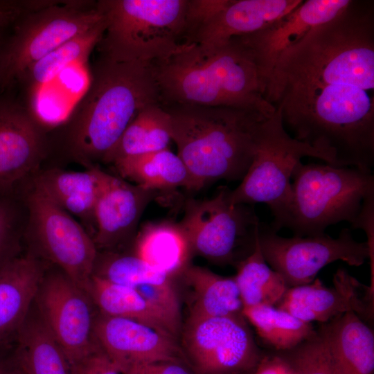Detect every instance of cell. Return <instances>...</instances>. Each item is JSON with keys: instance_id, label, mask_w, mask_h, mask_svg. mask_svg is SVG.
Masks as SVG:
<instances>
[{"instance_id": "1", "label": "cell", "mask_w": 374, "mask_h": 374, "mask_svg": "<svg viewBox=\"0 0 374 374\" xmlns=\"http://www.w3.org/2000/svg\"><path fill=\"white\" fill-rule=\"evenodd\" d=\"M264 97L294 138L326 153L334 166L372 171L373 1L351 0L285 50Z\"/></svg>"}, {"instance_id": "2", "label": "cell", "mask_w": 374, "mask_h": 374, "mask_svg": "<svg viewBox=\"0 0 374 374\" xmlns=\"http://www.w3.org/2000/svg\"><path fill=\"white\" fill-rule=\"evenodd\" d=\"M153 103L160 96L150 64L99 53L87 91L62 124L64 152L87 168L104 163L137 114Z\"/></svg>"}, {"instance_id": "3", "label": "cell", "mask_w": 374, "mask_h": 374, "mask_svg": "<svg viewBox=\"0 0 374 374\" xmlns=\"http://www.w3.org/2000/svg\"><path fill=\"white\" fill-rule=\"evenodd\" d=\"M161 105L226 106L271 117L276 108L251 51L238 37L216 48L181 44L165 59L150 63Z\"/></svg>"}, {"instance_id": "4", "label": "cell", "mask_w": 374, "mask_h": 374, "mask_svg": "<svg viewBox=\"0 0 374 374\" xmlns=\"http://www.w3.org/2000/svg\"><path fill=\"white\" fill-rule=\"evenodd\" d=\"M161 105L170 115L172 141L189 172L191 190L220 179L242 180L269 117L233 107Z\"/></svg>"}, {"instance_id": "5", "label": "cell", "mask_w": 374, "mask_h": 374, "mask_svg": "<svg viewBox=\"0 0 374 374\" xmlns=\"http://www.w3.org/2000/svg\"><path fill=\"white\" fill-rule=\"evenodd\" d=\"M292 181L291 203L279 230L287 228L294 236L321 235L341 222L360 229L374 215L372 171L300 161Z\"/></svg>"}, {"instance_id": "6", "label": "cell", "mask_w": 374, "mask_h": 374, "mask_svg": "<svg viewBox=\"0 0 374 374\" xmlns=\"http://www.w3.org/2000/svg\"><path fill=\"white\" fill-rule=\"evenodd\" d=\"M188 0H100L105 30L99 53L120 61L152 63L184 42Z\"/></svg>"}, {"instance_id": "7", "label": "cell", "mask_w": 374, "mask_h": 374, "mask_svg": "<svg viewBox=\"0 0 374 374\" xmlns=\"http://www.w3.org/2000/svg\"><path fill=\"white\" fill-rule=\"evenodd\" d=\"M103 19L96 1H48L22 15L0 54V93L19 83L33 64Z\"/></svg>"}, {"instance_id": "8", "label": "cell", "mask_w": 374, "mask_h": 374, "mask_svg": "<svg viewBox=\"0 0 374 374\" xmlns=\"http://www.w3.org/2000/svg\"><path fill=\"white\" fill-rule=\"evenodd\" d=\"M305 157L319 159L333 166L322 150L292 137L283 125L280 109L264 122L258 148L247 174L234 190H229L233 203L267 204L274 216L269 226L277 232L292 200V175Z\"/></svg>"}, {"instance_id": "9", "label": "cell", "mask_w": 374, "mask_h": 374, "mask_svg": "<svg viewBox=\"0 0 374 374\" xmlns=\"http://www.w3.org/2000/svg\"><path fill=\"white\" fill-rule=\"evenodd\" d=\"M229 190L222 186L211 198L187 199L179 224L193 254L237 265L253 250L261 222L253 205L233 203Z\"/></svg>"}, {"instance_id": "10", "label": "cell", "mask_w": 374, "mask_h": 374, "mask_svg": "<svg viewBox=\"0 0 374 374\" xmlns=\"http://www.w3.org/2000/svg\"><path fill=\"white\" fill-rule=\"evenodd\" d=\"M17 195L26 212L23 235L40 256L86 292L98 256L93 237L72 215L28 183Z\"/></svg>"}, {"instance_id": "11", "label": "cell", "mask_w": 374, "mask_h": 374, "mask_svg": "<svg viewBox=\"0 0 374 374\" xmlns=\"http://www.w3.org/2000/svg\"><path fill=\"white\" fill-rule=\"evenodd\" d=\"M258 240L265 260L283 277L288 288L311 283L323 267L335 261L359 267L371 258L373 265V248L367 241L355 240L348 228L343 229L337 238L325 233L285 238L260 224Z\"/></svg>"}, {"instance_id": "12", "label": "cell", "mask_w": 374, "mask_h": 374, "mask_svg": "<svg viewBox=\"0 0 374 374\" xmlns=\"http://www.w3.org/2000/svg\"><path fill=\"white\" fill-rule=\"evenodd\" d=\"M243 315L188 317L181 330V349L195 374H244L260 355Z\"/></svg>"}, {"instance_id": "13", "label": "cell", "mask_w": 374, "mask_h": 374, "mask_svg": "<svg viewBox=\"0 0 374 374\" xmlns=\"http://www.w3.org/2000/svg\"><path fill=\"white\" fill-rule=\"evenodd\" d=\"M40 319L64 351L70 366L98 348L93 302L62 271L44 276L36 298Z\"/></svg>"}, {"instance_id": "14", "label": "cell", "mask_w": 374, "mask_h": 374, "mask_svg": "<svg viewBox=\"0 0 374 374\" xmlns=\"http://www.w3.org/2000/svg\"><path fill=\"white\" fill-rule=\"evenodd\" d=\"M48 149L44 128L30 110L0 96V195H17L39 170Z\"/></svg>"}, {"instance_id": "15", "label": "cell", "mask_w": 374, "mask_h": 374, "mask_svg": "<svg viewBox=\"0 0 374 374\" xmlns=\"http://www.w3.org/2000/svg\"><path fill=\"white\" fill-rule=\"evenodd\" d=\"M93 336L99 348L123 374L145 364L185 360L177 339L135 321L99 314L95 317Z\"/></svg>"}, {"instance_id": "16", "label": "cell", "mask_w": 374, "mask_h": 374, "mask_svg": "<svg viewBox=\"0 0 374 374\" xmlns=\"http://www.w3.org/2000/svg\"><path fill=\"white\" fill-rule=\"evenodd\" d=\"M351 0L303 1L294 10L262 29L238 36L251 51L265 85L280 55L312 28L343 11Z\"/></svg>"}, {"instance_id": "17", "label": "cell", "mask_w": 374, "mask_h": 374, "mask_svg": "<svg viewBox=\"0 0 374 374\" xmlns=\"http://www.w3.org/2000/svg\"><path fill=\"white\" fill-rule=\"evenodd\" d=\"M158 192L103 171L94 209L97 249H112L134 236L144 210Z\"/></svg>"}, {"instance_id": "18", "label": "cell", "mask_w": 374, "mask_h": 374, "mask_svg": "<svg viewBox=\"0 0 374 374\" xmlns=\"http://www.w3.org/2000/svg\"><path fill=\"white\" fill-rule=\"evenodd\" d=\"M362 286L346 270L339 269L332 287H327L316 279L307 285L288 288L278 308L310 323H326L350 311L359 317H368L371 314V299L360 294Z\"/></svg>"}, {"instance_id": "19", "label": "cell", "mask_w": 374, "mask_h": 374, "mask_svg": "<svg viewBox=\"0 0 374 374\" xmlns=\"http://www.w3.org/2000/svg\"><path fill=\"white\" fill-rule=\"evenodd\" d=\"M303 0H231L202 26L188 44L222 46L234 37L257 32L288 14Z\"/></svg>"}, {"instance_id": "20", "label": "cell", "mask_w": 374, "mask_h": 374, "mask_svg": "<svg viewBox=\"0 0 374 374\" xmlns=\"http://www.w3.org/2000/svg\"><path fill=\"white\" fill-rule=\"evenodd\" d=\"M44 276L42 262L32 253H17L0 264V346L17 337Z\"/></svg>"}, {"instance_id": "21", "label": "cell", "mask_w": 374, "mask_h": 374, "mask_svg": "<svg viewBox=\"0 0 374 374\" xmlns=\"http://www.w3.org/2000/svg\"><path fill=\"white\" fill-rule=\"evenodd\" d=\"M103 170L93 166L82 172L58 168L38 170L28 184L56 206L95 232L94 209ZM91 235V234H90Z\"/></svg>"}, {"instance_id": "22", "label": "cell", "mask_w": 374, "mask_h": 374, "mask_svg": "<svg viewBox=\"0 0 374 374\" xmlns=\"http://www.w3.org/2000/svg\"><path fill=\"white\" fill-rule=\"evenodd\" d=\"M319 332L341 374H373L374 334L357 314H340Z\"/></svg>"}, {"instance_id": "23", "label": "cell", "mask_w": 374, "mask_h": 374, "mask_svg": "<svg viewBox=\"0 0 374 374\" xmlns=\"http://www.w3.org/2000/svg\"><path fill=\"white\" fill-rule=\"evenodd\" d=\"M134 254L172 279L182 276L193 256L179 224L169 221L145 224L136 235Z\"/></svg>"}, {"instance_id": "24", "label": "cell", "mask_w": 374, "mask_h": 374, "mask_svg": "<svg viewBox=\"0 0 374 374\" xmlns=\"http://www.w3.org/2000/svg\"><path fill=\"white\" fill-rule=\"evenodd\" d=\"M86 292L100 314L135 321L177 339L181 330L133 288L92 275Z\"/></svg>"}, {"instance_id": "25", "label": "cell", "mask_w": 374, "mask_h": 374, "mask_svg": "<svg viewBox=\"0 0 374 374\" xmlns=\"http://www.w3.org/2000/svg\"><path fill=\"white\" fill-rule=\"evenodd\" d=\"M190 287V318L242 315L243 305L234 277H224L208 269L190 265L181 276Z\"/></svg>"}, {"instance_id": "26", "label": "cell", "mask_w": 374, "mask_h": 374, "mask_svg": "<svg viewBox=\"0 0 374 374\" xmlns=\"http://www.w3.org/2000/svg\"><path fill=\"white\" fill-rule=\"evenodd\" d=\"M112 164L123 179L145 189L160 190L184 187L190 190V177L180 157L168 148L125 157Z\"/></svg>"}, {"instance_id": "27", "label": "cell", "mask_w": 374, "mask_h": 374, "mask_svg": "<svg viewBox=\"0 0 374 374\" xmlns=\"http://www.w3.org/2000/svg\"><path fill=\"white\" fill-rule=\"evenodd\" d=\"M17 340L14 362L21 374H72L64 351L40 318H26Z\"/></svg>"}, {"instance_id": "28", "label": "cell", "mask_w": 374, "mask_h": 374, "mask_svg": "<svg viewBox=\"0 0 374 374\" xmlns=\"http://www.w3.org/2000/svg\"><path fill=\"white\" fill-rule=\"evenodd\" d=\"M170 141L169 114L160 103L150 104L131 121L104 163L167 149Z\"/></svg>"}, {"instance_id": "29", "label": "cell", "mask_w": 374, "mask_h": 374, "mask_svg": "<svg viewBox=\"0 0 374 374\" xmlns=\"http://www.w3.org/2000/svg\"><path fill=\"white\" fill-rule=\"evenodd\" d=\"M233 277L243 307L256 305L274 306L280 301L288 289L283 277L265 260L258 233L253 250L237 264V274Z\"/></svg>"}, {"instance_id": "30", "label": "cell", "mask_w": 374, "mask_h": 374, "mask_svg": "<svg viewBox=\"0 0 374 374\" xmlns=\"http://www.w3.org/2000/svg\"><path fill=\"white\" fill-rule=\"evenodd\" d=\"M242 313L258 335L277 350H292L315 334L311 323L272 305L245 306Z\"/></svg>"}, {"instance_id": "31", "label": "cell", "mask_w": 374, "mask_h": 374, "mask_svg": "<svg viewBox=\"0 0 374 374\" xmlns=\"http://www.w3.org/2000/svg\"><path fill=\"white\" fill-rule=\"evenodd\" d=\"M104 19L89 30L62 44L30 66L20 82L39 86L53 78L70 64L88 58L96 47L105 30Z\"/></svg>"}, {"instance_id": "32", "label": "cell", "mask_w": 374, "mask_h": 374, "mask_svg": "<svg viewBox=\"0 0 374 374\" xmlns=\"http://www.w3.org/2000/svg\"><path fill=\"white\" fill-rule=\"evenodd\" d=\"M26 212L17 195H0V264L18 253Z\"/></svg>"}, {"instance_id": "33", "label": "cell", "mask_w": 374, "mask_h": 374, "mask_svg": "<svg viewBox=\"0 0 374 374\" xmlns=\"http://www.w3.org/2000/svg\"><path fill=\"white\" fill-rule=\"evenodd\" d=\"M292 350L288 362L297 374H341L320 332Z\"/></svg>"}, {"instance_id": "34", "label": "cell", "mask_w": 374, "mask_h": 374, "mask_svg": "<svg viewBox=\"0 0 374 374\" xmlns=\"http://www.w3.org/2000/svg\"><path fill=\"white\" fill-rule=\"evenodd\" d=\"M230 1L188 0L184 43H189L195 33L224 8Z\"/></svg>"}, {"instance_id": "35", "label": "cell", "mask_w": 374, "mask_h": 374, "mask_svg": "<svg viewBox=\"0 0 374 374\" xmlns=\"http://www.w3.org/2000/svg\"><path fill=\"white\" fill-rule=\"evenodd\" d=\"M71 370L72 374H123L99 347L71 366Z\"/></svg>"}, {"instance_id": "36", "label": "cell", "mask_w": 374, "mask_h": 374, "mask_svg": "<svg viewBox=\"0 0 374 374\" xmlns=\"http://www.w3.org/2000/svg\"><path fill=\"white\" fill-rule=\"evenodd\" d=\"M125 374H195L185 360H168L136 366Z\"/></svg>"}, {"instance_id": "37", "label": "cell", "mask_w": 374, "mask_h": 374, "mask_svg": "<svg viewBox=\"0 0 374 374\" xmlns=\"http://www.w3.org/2000/svg\"><path fill=\"white\" fill-rule=\"evenodd\" d=\"M28 12H30L28 1L0 0V28L14 25Z\"/></svg>"}, {"instance_id": "38", "label": "cell", "mask_w": 374, "mask_h": 374, "mask_svg": "<svg viewBox=\"0 0 374 374\" xmlns=\"http://www.w3.org/2000/svg\"><path fill=\"white\" fill-rule=\"evenodd\" d=\"M253 374H297L290 363L278 357L260 359Z\"/></svg>"}, {"instance_id": "39", "label": "cell", "mask_w": 374, "mask_h": 374, "mask_svg": "<svg viewBox=\"0 0 374 374\" xmlns=\"http://www.w3.org/2000/svg\"><path fill=\"white\" fill-rule=\"evenodd\" d=\"M6 346H0V374H14L15 369L14 357L11 359H6L1 355V352Z\"/></svg>"}, {"instance_id": "40", "label": "cell", "mask_w": 374, "mask_h": 374, "mask_svg": "<svg viewBox=\"0 0 374 374\" xmlns=\"http://www.w3.org/2000/svg\"><path fill=\"white\" fill-rule=\"evenodd\" d=\"M6 28H0V54L8 36L5 35Z\"/></svg>"}, {"instance_id": "41", "label": "cell", "mask_w": 374, "mask_h": 374, "mask_svg": "<svg viewBox=\"0 0 374 374\" xmlns=\"http://www.w3.org/2000/svg\"><path fill=\"white\" fill-rule=\"evenodd\" d=\"M14 374H21V373H20V371L17 369V368L16 367V366H15V369Z\"/></svg>"}]
</instances>
